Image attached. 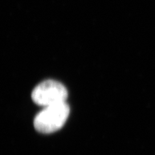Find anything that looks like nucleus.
<instances>
[{
    "label": "nucleus",
    "instance_id": "obj_1",
    "mask_svg": "<svg viewBox=\"0 0 155 155\" xmlns=\"http://www.w3.org/2000/svg\"><path fill=\"white\" fill-rule=\"evenodd\" d=\"M70 113L67 102L45 107L34 120V126L37 131L49 134L60 129L65 124Z\"/></svg>",
    "mask_w": 155,
    "mask_h": 155
},
{
    "label": "nucleus",
    "instance_id": "obj_2",
    "mask_svg": "<svg viewBox=\"0 0 155 155\" xmlns=\"http://www.w3.org/2000/svg\"><path fill=\"white\" fill-rule=\"evenodd\" d=\"M68 92L60 82L52 80L43 81L38 84L32 93V99L36 104L47 106L66 102Z\"/></svg>",
    "mask_w": 155,
    "mask_h": 155
}]
</instances>
